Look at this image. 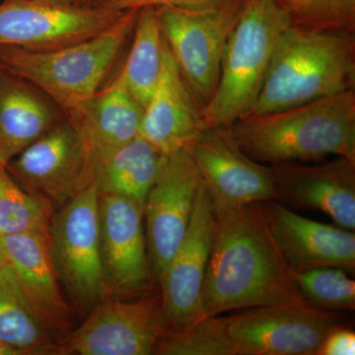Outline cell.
I'll return each mask as SVG.
<instances>
[{
    "label": "cell",
    "mask_w": 355,
    "mask_h": 355,
    "mask_svg": "<svg viewBox=\"0 0 355 355\" xmlns=\"http://www.w3.org/2000/svg\"><path fill=\"white\" fill-rule=\"evenodd\" d=\"M214 209L211 252L193 321L247 308L307 303L273 239L261 202Z\"/></svg>",
    "instance_id": "1"
},
{
    "label": "cell",
    "mask_w": 355,
    "mask_h": 355,
    "mask_svg": "<svg viewBox=\"0 0 355 355\" xmlns=\"http://www.w3.org/2000/svg\"><path fill=\"white\" fill-rule=\"evenodd\" d=\"M227 132L243 153L263 164L321 161L331 155L355 162L354 89L245 116Z\"/></svg>",
    "instance_id": "2"
},
{
    "label": "cell",
    "mask_w": 355,
    "mask_h": 355,
    "mask_svg": "<svg viewBox=\"0 0 355 355\" xmlns=\"http://www.w3.org/2000/svg\"><path fill=\"white\" fill-rule=\"evenodd\" d=\"M354 83V33L316 31L291 25L280 39L260 94L245 116L352 90Z\"/></svg>",
    "instance_id": "3"
},
{
    "label": "cell",
    "mask_w": 355,
    "mask_h": 355,
    "mask_svg": "<svg viewBox=\"0 0 355 355\" xmlns=\"http://www.w3.org/2000/svg\"><path fill=\"white\" fill-rule=\"evenodd\" d=\"M139 10L123 11L92 38L49 51L0 46V69L19 76L51 98L71 118L100 90L132 34Z\"/></svg>",
    "instance_id": "4"
},
{
    "label": "cell",
    "mask_w": 355,
    "mask_h": 355,
    "mask_svg": "<svg viewBox=\"0 0 355 355\" xmlns=\"http://www.w3.org/2000/svg\"><path fill=\"white\" fill-rule=\"evenodd\" d=\"M291 25L279 0H244L224 49L216 91L202 111L207 130L227 128L249 113Z\"/></svg>",
    "instance_id": "5"
},
{
    "label": "cell",
    "mask_w": 355,
    "mask_h": 355,
    "mask_svg": "<svg viewBox=\"0 0 355 355\" xmlns=\"http://www.w3.org/2000/svg\"><path fill=\"white\" fill-rule=\"evenodd\" d=\"M49 240L60 284L69 294L72 310L84 319L109 296L100 250L96 183L55 211Z\"/></svg>",
    "instance_id": "6"
},
{
    "label": "cell",
    "mask_w": 355,
    "mask_h": 355,
    "mask_svg": "<svg viewBox=\"0 0 355 355\" xmlns=\"http://www.w3.org/2000/svg\"><path fill=\"white\" fill-rule=\"evenodd\" d=\"M243 4L224 0L198 9L156 8L168 50L202 111L216 91L224 49Z\"/></svg>",
    "instance_id": "7"
},
{
    "label": "cell",
    "mask_w": 355,
    "mask_h": 355,
    "mask_svg": "<svg viewBox=\"0 0 355 355\" xmlns=\"http://www.w3.org/2000/svg\"><path fill=\"white\" fill-rule=\"evenodd\" d=\"M6 169L23 190L57 211L96 183L97 158L65 118L9 161Z\"/></svg>",
    "instance_id": "8"
},
{
    "label": "cell",
    "mask_w": 355,
    "mask_h": 355,
    "mask_svg": "<svg viewBox=\"0 0 355 355\" xmlns=\"http://www.w3.org/2000/svg\"><path fill=\"white\" fill-rule=\"evenodd\" d=\"M160 292L135 298L107 296L76 330L60 340L57 355H150L168 328Z\"/></svg>",
    "instance_id": "9"
},
{
    "label": "cell",
    "mask_w": 355,
    "mask_h": 355,
    "mask_svg": "<svg viewBox=\"0 0 355 355\" xmlns=\"http://www.w3.org/2000/svg\"><path fill=\"white\" fill-rule=\"evenodd\" d=\"M238 311L222 317L233 355H317L338 324L336 312L309 303Z\"/></svg>",
    "instance_id": "10"
},
{
    "label": "cell",
    "mask_w": 355,
    "mask_h": 355,
    "mask_svg": "<svg viewBox=\"0 0 355 355\" xmlns=\"http://www.w3.org/2000/svg\"><path fill=\"white\" fill-rule=\"evenodd\" d=\"M123 12L106 7L80 8L44 0H1L0 46L28 51L64 48L106 31Z\"/></svg>",
    "instance_id": "11"
},
{
    "label": "cell",
    "mask_w": 355,
    "mask_h": 355,
    "mask_svg": "<svg viewBox=\"0 0 355 355\" xmlns=\"http://www.w3.org/2000/svg\"><path fill=\"white\" fill-rule=\"evenodd\" d=\"M144 217L139 203L99 193L100 250L109 296L135 298L153 292Z\"/></svg>",
    "instance_id": "12"
},
{
    "label": "cell",
    "mask_w": 355,
    "mask_h": 355,
    "mask_svg": "<svg viewBox=\"0 0 355 355\" xmlns=\"http://www.w3.org/2000/svg\"><path fill=\"white\" fill-rule=\"evenodd\" d=\"M200 174L189 150L168 155L144 203L146 245L157 282L183 241L195 207Z\"/></svg>",
    "instance_id": "13"
},
{
    "label": "cell",
    "mask_w": 355,
    "mask_h": 355,
    "mask_svg": "<svg viewBox=\"0 0 355 355\" xmlns=\"http://www.w3.org/2000/svg\"><path fill=\"white\" fill-rule=\"evenodd\" d=\"M189 153L214 209L279 200L272 167L243 153L227 128H207Z\"/></svg>",
    "instance_id": "14"
},
{
    "label": "cell",
    "mask_w": 355,
    "mask_h": 355,
    "mask_svg": "<svg viewBox=\"0 0 355 355\" xmlns=\"http://www.w3.org/2000/svg\"><path fill=\"white\" fill-rule=\"evenodd\" d=\"M214 225V205L202 181L188 231L157 279L163 313L170 327L190 324L197 316Z\"/></svg>",
    "instance_id": "15"
},
{
    "label": "cell",
    "mask_w": 355,
    "mask_h": 355,
    "mask_svg": "<svg viewBox=\"0 0 355 355\" xmlns=\"http://www.w3.org/2000/svg\"><path fill=\"white\" fill-rule=\"evenodd\" d=\"M261 205L273 239L292 272L323 266L354 272V232L311 220L277 200L261 202Z\"/></svg>",
    "instance_id": "16"
},
{
    "label": "cell",
    "mask_w": 355,
    "mask_h": 355,
    "mask_svg": "<svg viewBox=\"0 0 355 355\" xmlns=\"http://www.w3.org/2000/svg\"><path fill=\"white\" fill-rule=\"evenodd\" d=\"M272 170L279 200L323 211L336 226L354 232V161L336 157L315 165L284 163L272 165Z\"/></svg>",
    "instance_id": "17"
},
{
    "label": "cell",
    "mask_w": 355,
    "mask_h": 355,
    "mask_svg": "<svg viewBox=\"0 0 355 355\" xmlns=\"http://www.w3.org/2000/svg\"><path fill=\"white\" fill-rule=\"evenodd\" d=\"M7 263L35 314L60 342L73 330V310L67 304L50 250L49 236L38 233L0 236Z\"/></svg>",
    "instance_id": "18"
},
{
    "label": "cell",
    "mask_w": 355,
    "mask_h": 355,
    "mask_svg": "<svg viewBox=\"0 0 355 355\" xmlns=\"http://www.w3.org/2000/svg\"><path fill=\"white\" fill-rule=\"evenodd\" d=\"M205 130L202 110L166 44L162 76L144 107L139 135L168 156L189 150Z\"/></svg>",
    "instance_id": "19"
},
{
    "label": "cell",
    "mask_w": 355,
    "mask_h": 355,
    "mask_svg": "<svg viewBox=\"0 0 355 355\" xmlns=\"http://www.w3.org/2000/svg\"><path fill=\"white\" fill-rule=\"evenodd\" d=\"M62 109L31 83L0 69V162L6 166L64 120Z\"/></svg>",
    "instance_id": "20"
},
{
    "label": "cell",
    "mask_w": 355,
    "mask_h": 355,
    "mask_svg": "<svg viewBox=\"0 0 355 355\" xmlns=\"http://www.w3.org/2000/svg\"><path fill=\"white\" fill-rule=\"evenodd\" d=\"M144 109L128 90L120 72L71 118L97 160L139 137Z\"/></svg>",
    "instance_id": "21"
},
{
    "label": "cell",
    "mask_w": 355,
    "mask_h": 355,
    "mask_svg": "<svg viewBox=\"0 0 355 355\" xmlns=\"http://www.w3.org/2000/svg\"><path fill=\"white\" fill-rule=\"evenodd\" d=\"M166 158L167 155L139 135L111 155L97 160L99 193L128 198L144 207Z\"/></svg>",
    "instance_id": "22"
},
{
    "label": "cell",
    "mask_w": 355,
    "mask_h": 355,
    "mask_svg": "<svg viewBox=\"0 0 355 355\" xmlns=\"http://www.w3.org/2000/svg\"><path fill=\"white\" fill-rule=\"evenodd\" d=\"M0 338L20 355H57L58 340L35 314L6 261L0 265Z\"/></svg>",
    "instance_id": "23"
},
{
    "label": "cell",
    "mask_w": 355,
    "mask_h": 355,
    "mask_svg": "<svg viewBox=\"0 0 355 355\" xmlns=\"http://www.w3.org/2000/svg\"><path fill=\"white\" fill-rule=\"evenodd\" d=\"M132 34L130 53L120 74L130 94L144 109L164 67L166 43L156 8L140 9Z\"/></svg>",
    "instance_id": "24"
},
{
    "label": "cell",
    "mask_w": 355,
    "mask_h": 355,
    "mask_svg": "<svg viewBox=\"0 0 355 355\" xmlns=\"http://www.w3.org/2000/svg\"><path fill=\"white\" fill-rule=\"evenodd\" d=\"M55 210L16 183L0 162V236L38 233L50 237Z\"/></svg>",
    "instance_id": "25"
},
{
    "label": "cell",
    "mask_w": 355,
    "mask_h": 355,
    "mask_svg": "<svg viewBox=\"0 0 355 355\" xmlns=\"http://www.w3.org/2000/svg\"><path fill=\"white\" fill-rule=\"evenodd\" d=\"M153 354L233 355L220 315L170 327L159 338Z\"/></svg>",
    "instance_id": "26"
},
{
    "label": "cell",
    "mask_w": 355,
    "mask_h": 355,
    "mask_svg": "<svg viewBox=\"0 0 355 355\" xmlns=\"http://www.w3.org/2000/svg\"><path fill=\"white\" fill-rule=\"evenodd\" d=\"M292 275L310 305L333 312L355 309V282L342 268L323 266Z\"/></svg>",
    "instance_id": "27"
},
{
    "label": "cell",
    "mask_w": 355,
    "mask_h": 355,
    "mask_svg": "<svg viewBox=\"0 0 355 355\" xmlns=\"http://www.w3.org/2000/svg\"><path fill=\"white\" fill-rule=\"evenodd\" d=\"M224 0H110L105 6L112 10H140L146 7H170L178 9H198L216 6Z\"/></svg>",
    "instance_id": "28"
},
{
    "label": "cell",
    "mask_w": 355,
    "mask_h": 355,
    "mask_svg": "<svg viewBox=\"0 0 355 355\" xmlns=\"http://www.w3.org/2000/svg\"><path fill=\"white\" fill-rule=\"evenodd\" d=\"M355 354V334L350 329L336 326L329 331L317 355Z\"/></svg>",
    "instance_id": "29"
},
{
    "label": "cell",
    "mask_w": 355,
    "mask_h": 355,
    "mask_svg": "<svg viewBox=\"0 0 355 355\" xmlns=\"http://www.w3.org/2000/svg\"><path fill=\"white\" fill-rule=\"evenodd\" d=\"M64 6L80 7V8H97L105 7L110 0H44Z\"/></svg>",
    "instance_id": "30"
},
{
    "label": "cell",
    "mask_w": 355,
    "mask_h": 355,
    "mask_svg": "<svg viewBox=\"0 0 355 355\" xmlns=\"http://www.w3.org/2000/svg\"><path fill=\"white\" fill-rule=\"evenodd\" d=\"M0 355H20L19 352L0 338Z\"/></svg>",
    "instance_id": "31"
},
{
    "label": "cell",
    "mask_w": 355,
    "mask_h": 355,
    "mask_svg": "<svg viewBox=\"0 0 355 355\" xmlns=\"http://www.w3.org/2000/svg\"><path fill=\"white\" fill-rule=\"evenodd\" d=\"M6 261V256H4L3 250H2L1 243H0V265Z\"/></svg>",
    "instance_id": "32"
}]
</instances>
